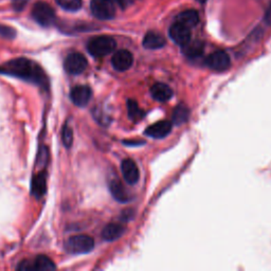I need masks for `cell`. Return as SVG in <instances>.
I'll list each match as a JSON object with an SVG mask.
<instances>
[{"instance_id": "6da1fadb", "label": "cell", "mask_w": 271, "mask_h": 271, "mask_svg": "<svg viewBox=\"0 0 271 271\" xmlns=\"http://www.w3.org/2000/svg\"><path fill=\"white\" fill-rule=\"evenodd\" d=\"M0 73L13 75L27 82H31L42 88L48 87V79L41 67L28 58H16L0 67Z\"/></svg>"}, {"instance_id": "7a4b0ae2", "label": "cell", "mask_w": 271, "mask_h": 271, "mask_svg": "<svg viewBox=\"0 0 271 271\" xmlns=\"http://www.w3.org/2000/svg\"><path fill=\"white\" fill-rule=\"evenodd\" d=\"M117 47L116 40L110 36H97L87 43L88 52L95 57H103L110 54Z\"/></svg>"}, {"instance_id": "3957f363", "label": "cell", "mask_w": 271, "mask_h": 271, "mask_svg": "<svg viewBox=\"0 0 271 271\" xmlns=\"http://www.w3.org/2000/svg\"><path fill=\"white\" fill-rule=\"evenodd\" d=\"M94 247V238L85 234L71 236L66 243V250L72 254H85L92 251Z\"/></svg>"}, {"instance_id": "277c9868", "label": "cell", "mask_w": 271, "mask_h": 271, "mask_svg": "<svg viewBox=\"0 0 271 271\" xmlns=\"http://www.w3.org/2000/svg\"><path fill=\"white\" fill-rule=\"evenodd\" d=\"M32 17L38 25L49 27L55 21V12L47 3L37 2L32 8Z\"/></svg>"}, {"instance_id": "5b68a950", "label": "cell", "mask_w": 271, "mask_h": 271, "mask_svg": "<svg viewBox=\"0 0 271 271\" xmlns=\"http://www.w3.org/2000/svg\"><path fill=\"white\" fill-rule=\"evenodd\" d=\"M90 10L94 16L100 20L112 19L116 15V7L112 0H92Z\"/></svg>"}, {"instance_id": "8992f818", "label": "cell", "mask_w": 271, "mask_h": 271, "mask_svg": "<svg viewBox=\"0 0 271 271\" xmlns=\"http://www.w3.org/2000/svg\"><path fill=\"white\" fill-rule=\"evenodd\" d=\"M88 62L86 57L79 52H73L70 53L64 62V68L65 70L70 74H81L83 73L87 68Z\"/></svg>"}, {"instance_id": "52a82bcc", "label": "cell", "mask_w": 271, "mask_h": 271, "mask_svg": "<svg viewBox=\"0 0 271 271\" xmlns=\"http://www.w3.org/2000/svg\"><path fill=\"white\" fill-rule=\"evenodd\" d=\"M56 268L53 261L46 257V255H38L33 261H24L18 266L19 270L30 271V270H38V271H51Z\"/></svg>"}, {"instance_id": "ba28073f", "label": "cell", "mask_w": 271, "mask_h": 271, "mask_svg": "<svg viewBox=\"0 0 271 271\" xmlns=\"http://www.w3.org/2000/svg\"><path fill=\"white\" fill-rule=\"evenodd\" d=\"M206 64L211 69L216 71H223L229 68L231 61L229 55L224 51H216L208 56Z\"/></svg>"}, {"instance_id": "9c48e42d", "label": "cell", "mask_w": 271, "mask_h": 271, "mask_svg": "<svg viewBox=\"0 0 271 271\" xmlns=\"http://www.w3.org/2000/svg\"><path fill=\"white\" fill-rule=\"evenodd\" d=\"M92 97H93L92 89L86 85H80L74 87L70 93V98L72 102L74 103V105H77L79 107H85L89 103V101L92 100Z\"/></svg>"}, {"instance_id": "30bf717a", "label": "cell", "mask_w": 271, "mask_h": 271, "mask_svg": "<svg viewBox=\"0 0 271 271\" xmlns=\"http://www.w3.org/2000/svg\"><path fill=\"white\" fill-rule=\"evenodd\" d=\"M170 37L177 43L179 46H185L186 43H188L191 40V31L190 28L179 24L175 22L172 25L169 31Z\"/></svg>"}, {"instance_id": "8fae6325", "label": "cell", "mask_w": 271, "mask_h": 271, "mask_svg": "<svg viewBox=\"0 0 271 271\" xmlns=\"http://www.w3.org/2000/svg\"><path fill=\"white\" fill-rule=\"evenodd\" d=\"M132 63H133V56L127 50L117 51L111 58L112 67L118 71L128 70L131 67Z\"/></svg>"}, {"instance_id": "7c38bea8", "label": "cell", "mask_w": 271, "mask_h": 271, "mask_svg": "<svg viewBox=\"0 0 271 271\" xmlns=\"http://www.w3.org/2000/svg\"><path fill=\"white\" fill-rule=\"evenodd\" d=\"M121 170L123 178L129 185H134L139 180V169L137 164L131 159H125L121 164Z\"/></svg>"}, {"instance_id": "4fadbf2b", "label": "cell", "mask_w": 271, "mask_h": 271, "mask_svg": "<svg viewBox=\"0 0 271 271\" xmlns=\"http://www.w3.org/2000/svg\"><path fill=\"white\" fill-rule=\"evenodd\" d=\"M172 123L169 121H160L153 125H150L146 130L145 133L152 138H164L168 136L172 130Z\"/></svg>"}, {"instance_id": "5bb4252c", "label": "cell", "mask_w": 271, "mask_h": 271, "mask_svg": "<svg viewBox=\"0 0 271 271\" xmlns=\"http://www.w3.org/2000/svg\"><path fill=\"white\" fill-rule=\"evenodd\" d=\"M165 38L156 32H148L143 38V46L149 50L161 49L165 46Z\"/></svg>"}, {"instance_id": "9a60e30c", "label": "cell", "mask_w": 271, "mask_h": 271, "mask_svg": "<svg viewBox=\"0 0 271 271\" xmlns=\"http://www.w3.org/2000/svg\"><path fill=\"white\" fill-rule=\"evenodd\" d=\"M152 97L158 102H167L173 97L172 89L163 83H157L150 88Z\"/></svg>"}, {"instance_id": "2e32d148", "label": "cell", "mask_w": 271, "mask_h": 271, "mask_svg": "<svg viewBox=\"0 0 271 271\" xmlns=\"http://www.w3.org/2000/svg\"><path fill=\"white\" fill-rule=\"evenodd\" d=\"M47 190V175L44 172H39L33 177L32 180V194L39 198L43 196Z\"/></svg>"}, {"instance_id": "e0dca14e", "label": "cell", "mask_w": 271, "mask_h": 271, "mask_svg": "<svg viewBox=\"0 0 271 271\" xmlns=\"http://www.w3.org/2000/svg\"><path fill=\"white\" fill-rule=\"evenodd\" d=\"M124 233V227L119 223H109L102 231V237L107 242L119 239Z\"/></svg>"}, {"instance_id": "ac0fdd59", "label": "cell", "mask_w": 271, "mask_h": 271, "mask_svg": "<svg viewBox=\"0 0 271 271\" xmlns=\"http://www.w3.org/2000/svg\"><path fill=\"white\" fill-rule=\"evenodd\" d=\"M176 22L182 24V25L191 29L199 22L198 13L195 10L184 11L176 17Z\"/></svg>"}, {"instance_id": "d6986e66", "label": "cell", "mask_w": 271, "mask_h": 271, "mask_svg": "<svg viewBox=\"0 0 271 271\" xmlns=\"http://www.w3.org/2000/svg\"><path fill=\"white\" fill-rule=\"evenodd\" d=\"M109 190L112 194V196L115 199H117L120 202H126L129 200V196L125 189L123 188L122 184L117 179H114L109 184Z\"/></svg>"}, {"instance_id": "ffe728a7", "label": "cell", "mask_w": 271, "mask_h": 271, "mask_svg": "<svg viewBox=\"0 0 271 271\" xmlns=\"http://www.w3.org/2000/svg\"><path fill=\"white\" fill-rule=\"evenodd\" d=\"M183 47H184V53L190 58H196L200 56L204 52V43L198 40L195 41L190 40Z\"/></svg>"}, {"instance_id": "44dd1931", "label": "cell", "mask_w": 271, "mask_h": 271, "mask_svg": "<svg viewBox=\"0 0 271 271\" xmlns=\"http://www.w3.org/2000/svg\"><path fill=\"white\" fill-rule=\"evenodd\" d=\"M189 109L185 106H183V105H180V106H178L175 110H174V114H173V122L177 125H180L185 123L188 118H189Z\"/></svg>"}, {"instance_id": "7402d4cb", "label": "cell", "mask_w": 271, "mask_h": 271, "mask_svg": "<svg viewBox=\"0 0 271 271\" xmlns=\"http://www.w3.org/2000/svg\"><path fill=\"white\" fill-rule=\"evenodd\" d=\"M56 4L69 12H77L82 8V0H55Z\"/></svg>"}, {"instance_id": "603a6c76", "label": "cell", "mask_w": 271, "mask_h": 271, "mask_svg": "<svg viewBox=\"0 0 271 271\" xmlns=\"http://www.w3.org/2000/svg\"><path fill=\"white\" fill-rule=\"evenodd\" d=\"M62 140L66 147H70L73 142V130L69 125H65L62 130Z\"/></svg>"}, {"instance_id": "cb8c5ba5", "label": "cell", "mask_w": 271, "mask_h": 271, "mask_svg": "<svg viewBox=\"0 0 271 271\" xmlns=\"http://www.w3.org/2000/svg\"><path fill=\"white\" fill-rule=\"evenodd\" d=\"M127 106H128V115L129 117L134 120L140 117V114H141V110L139 109L137 103H136L134 101H131L129 100L128 103H127Z\"/></svg>"}, {"instance_id": "d4e9b609", "label": "cell", "mask_w": 271, "mask_h": 271, "mask_svg": "<svg viewBox=\"0 0 271 271\" xmlns=\"http://www.w3.org/2000/svg\"><path fill=\"white\" fill-rule=\"evenodd\" d=\"M0 35H2L3 37L11 39V38L15 37V35H16V32L14 31V29H12L10 27L0 25Z\"/></svg>"}, {"instance_id": "484cf974", "label": "cell", "mask_w": 271, "mask_h": 271, "mask_svg": "<svg viewBox=\"0 0 271 271\" xmlns=\"http://www.w3.org/2000/svg\"><path fill=\"white\" fill-rule=\"evenodd\" d=\"M30 0H12V7L16 12L22 11Z\"/></svg>"}, {"instance_id": "4316f807", "label": "cell", "mask_w": 271, "mask_h": 271, "mask_svg": "<svg viewBox=\"0 0 271 271\" xmlns=\"http://www.w3.org/2000/svg\"><path fill=\"white\" fill-rule=\"evenodd\" d=\"M116 4L120 7V8H122V9H125L127 7H129L133 0H115Z\"/></svg>"}, {"instance_id": "83f0119b", "label": "cell", "mask_w": 271, "mask_h": 271, "mask_svg": "<svg viewBox=\"0 0 271 271\" xmlns=\"http://www.w3.org/2000/svg\"><path fill=\"white\" fill-rule=\"evenodd\" d=\"M265 21L271 26V4L269 5L268 9L266 10V13H265Z\"/></svg>"}, {"instance_id": "f1b7e54d", "label": "cell", "mask_w": 271, "mask_h": 271, "mask_svg": "<svg viewBox=\"0 0 271 271\" xmlns=\"http://www.w3.org/2000/svg\"><path fill=\"white\" fill-rule=\"evenodd\" d=\"M197 2L200 3V4H205L207 2V0H197Z\"/></svg>"}]
</instances>
